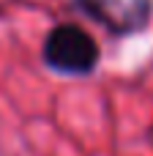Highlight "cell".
<instances>
[{"mask_svg":"<svg viewBox=\"0 0 153 156\" xmlns=\"http://www.w3.org/2000/svg\"><path fill=\"white\" fill-rule=\"evenodd\" d=\"M41 58L44 63L57 71V74H68V77H85L99 66L101 49L96 44V38L77 22H60L55 25L41 47Z\"/></svg>","mask_w":153,"mask_h":156,"instance_id":"1","label":"cell"},{"mask_svg":"<svg viewBox=\"0 0 153 156\" xmlns=\"http://www.w3.org/2000/svg\"><path fill=\"white\" fill-rule=\"evenodd\" d=\"M71 5L115 36L142 30L153 14V0H71Z\"/></svg>","mask_w":153,"mask_h":156,"instance_id":"2","label":"cell"}]
</instances>
